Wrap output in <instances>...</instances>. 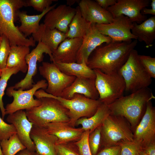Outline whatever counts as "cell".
I'll list each match as a JSON object with an SVG mask.
<instances>
[{"instance_id":"cell-1","label":"cell","mask_w":155,"mask_h":155,"mask_svg":"<svg viewBox=\"0 0 155 155\" xmlns=\"http://www.w3.org/2000/svg\"><path fill=\"white\" fill-rule=\"evenodd\" d=\"M138 42L137 39L129 41H112L97 47L89 56L87 65L92 69L106 74L118 72L127 60Z\"/></svg>"},{"instance_id":"cell-2","label":"cell","mask_w":155,"mask_h":155,"mask_svg":"<svg viewBox=\"0 0 155 155\" xmlns=\"http://www.w3.org/2000/svg\"><path fill=\"white\" fill-rule=\"evenodd\" d=\"M154 98L148 87L123 96L108 106L111 114L122 116L129 122L133 133L145 112L148 102Z\"/></svg>"},{"instance_id":"cell-3","label":"cell","mask_w":155,"mask_h":155,"mask_svg":"<svg viewBox=\"0 0 155 155\" xmlns=\"http://www.w3.org/2000/svg\"><path fill=\"white\" fill-rule=\"evenodd\" d=\"M23 7H26V0H0V36L5 37L11 47L35 46L33 38L25 37L14 23L17 11Z\"/></svg>"},{"instance_id":"cell-4","label":"cell","mask_w":155,"mask_h":155,"mask_svg":"<svg viewBox=\"0 0 155 155\" xmlns=\"http://www.w3.org/2000/svg\"><path fill=\"white\" fill-rule=\"evenodd\" d=\"M39 99V106L26 110L28 120L33 125L44 126L53 122H69L70 120L68 110L55 98L43 97Z\"/></svg>"},{"instance_id":"cell-5","label":"cell","mask_w":155,"mask_h":155,"mask_svg":"<svg viewBox=\"0 0 155 155\" xmlns=\"http://www.w3.org/2000/svg\"><path fill=\"white\" fill-rule=\"evenodd\" d=\"M137 51L133 49L126 61L118 72L125 84V91L132 93L148 88L152 78L141 64Z\"/></svg>"},{"instance_id":"cell-6","label":"cell","mask_w":155,"mask_h":155,"mask_svg":"<svg viewBox=\"0 0 155 155\" xmlns=\"http://www.w3.org/2000/svg\"><path fill=\"white\" fill-rule=\"evenodd\" d=\"M103 148L118 145L122 140L132 141L133 133L129 122L124 117L110 114L100 126Z\"/></svg>"},{"instance_id":"cell-7","label":"cell","mask_w":155,"mask_h":155,"mask_svg":"<svg viewBox=\"0 0 155 155\" xmlns=\"http://www.w3.org/2000/svg\"><path fill=\"white\" fill-rule=\"evenodd\" d=\"M94 70L96 75L95 85L102 103L108 105L123 96L125 84L119 72L106 74Z\"/></svg>"},{"instance_id":"cell-8","label":"cell","mask_w":155,"mask_h":155,"mask_svg":"<svg viewBox=\"0 0 155 155\" xmlns=\"http://www.w3.org/2000/svg\"><path fill=\"white\" fill-rule=\"evenodd\" d=\"M43 96L56 99L68 110L70 118L68 123L73 127L80 118H89L92 116L102 103L99 100L90 99L78 94H75L71 99L55 96L45 92H43Z\"/></svg>"},{"instance_id":"cell-9","label":"cell","mask_w":155,"mask_h":155,"mask_svg":"<svg viewBox=\"0 0 155 155\" xmlns=\"http://www.w3.org/2000/svg\"><path fill=\"white\" fill-rule=\"evenodd\" d=\"M48 84L46 80H42L33 85L30 89L26 90L21 88L15 90L13 86L7 88L6 94L7 96L13 98L12 102L7 104L5 108L6 115L10 114L20 110L27 109L39 106L41 104L39 99H34L33 96L38 90H45Z\"/></svg>"},{"instance_id":"cell-10","label":"cell","mask_w":155,"mask_h":155,"mask_svg":"<svg viewBox=\"0 0 155 155\" xmlns=\"http://www.w3.org/2000/svg\"><path fill=\"white\" fill-rule=\"evenodd\" d=\"M39 71L47 82L48 86L45 92L56 97H60L63 91L76 78L62 72L53 62H43L39 67Z\"/></svg>"},{"instance_id":"cell-11","label":"cell","mask_w":155,"mask_h":155,"mask_svg":"<svg viewBox=\"0 0 155 155\" xmlns=\"http://www.w3.org/2000/svg\"><path fill=\"white\" fill-rule=\"evenodd\" d=\"M95 26L100 33L110 37L113 41L127 42L137 39L131 31L133 23L123 15L114 18L110 23L95 24Z\"/></svg>"},{"instance_id":"cell-12","label":"cell","mask_w":155,"mask_h":155,"mask_svg":"<svg viewBox=\"0 0 155 155\" xmlns=\"http://www.w3.org/2000/svg\"><path fill=\"white\" fill-rule=\"evenodd\" d=\"M44 53L49 55L51 62L53 61L52 52L50 49L44 43L38 42L36 48L26 56V60L28 65L27 73L23 79L13 86L15 89L21 88L23 90H27L33 87L32 78L37 72V62L43 61Z\"/></svg>"},{"instance_id":"cell-13","label":"cell","mask_w":155,"mask_h":155,"mask_svg":"<svg viewBox=\"0 0 155 155\" xmlns=\"http://www.w3.org/2000/svg\"><path fill=\"white\" fill-rule=\"evenodd\" d=\"M149 0H117L114 5L106 9L113 18L123 15L127 17L133 23L140 24L147 19L141 10L150 4Z\"/></svg>"},{"instance_id":"cell-14","label":"cell","mask_w":155,"mask_h":155,"mask_svg":"<svg viewBox=\"0 0 155 155\" xmlns=\"http://www.w3.org/2000/svg\"><path fill=\"white\" fill-rule=\"evenodd\" d=\"M133 139L140 143L142 148L155 142V108L151 100L148 102L145 112L134 130Z\"/></svg>"},{"instance_id":"cell-15","label":"cell","mask_w":155,"mask_h":155,"mask_svg":"<svg viewBox=\"0 0 155 155\" xmlns=\"http://www.w3.org/2000/svg\"><path fill=\"white\" fill-rule=\"evenodd\" d=\"M76 11V8L66 4L59 5L46 13L43 24L49 29H56L66 34Z\"/></svg>"},{"instance_id":"cell-16","label":"cell","mask_w":155,"mask_h":155,"mask_svg":"<svg viewBox=\"0 0 155 155\" xmlns=\"http://www.w3.org/2000/svg\"><path fill=\"white\" fill-rule=\"evenodd\" d=\"M112 41L109 37L100 33L95 26L91 23L78 52L76 63L84 62L87 64L88 58L92 52L98 46L104 43Z\"/></svg>"},{"instance_id":"cell-17","label":"cell","mask_w":155,"mask_h":155,"mask_svg":"<svg viewBox=\"0 0 155 155\" xmlns=\"http://www.w3.org/2000/svg\"><path fill=\"white\" fill-rule=\"evenodd\" d=\"M6 120L14 126L19 139L26 149L31 152H35L34 144L30 137L33 124L28 120L26 112L20 110L9 114Z\"/></svg>"},{"instance_id":"cell-18","label":"cell","mask_w":155,"mask_h":155,"mask_svg":"<svg viewBox=\"0 0 155 155\" xmlns=\"http://www.w3.org/2000/svg\"><path fill=\"white\" fill-rule=\"evenodd\" d=\"M30 137L34 144L35 152L38 155H56L55 146L58 138L49 133L44 127L33 125Z\"/></svg>"},{"instance_id":"cell-19","label":"cell","mask_w":155,"mask_h":155,"mask_svg":"<svg viewBox=\"0 0 155 155\" xmlns=\"http://www.w3.org/2000/svg\"><path fill=\"white\" fill-rule=\"evenodd\" d=\"M78 6L82 17L90 23L107 24L113 20L111 13L102 7L95 1H79Z\"/></svg>"},{"instance_id":"cell-20","label":"cell","mask_w":155,"mask_h":155,"mask_svg":"<svg viewBox=\"0 0 155 155\" xmlns=\"http://www.w3.org/2000/svg\"><path fill=\"white\" fill-rule=\"evenodd\" d=\"M44 127L49 133L57 138L56 144L75 142L81 138L85 131L82 127L75 128L67 122H53L48 123Z\"/></svg>"},{"instance_id":"cell-21","label":"cell","mask_w":155,"mask_h":155,"mask_svg":"<svg viewBox=\"0 0 155 155\" xmlns=\"http://www.w3.org/2000/svg\"><path fill=\"white\" fill-rule=\"evenodd\" d=\"M95 78H76L73 82L62 92L60 96L71 99L76 94L83 95L88 98L98 100L99 94L95 85Z\"/></svg>"},{"instance_id":"cell-22","label":"cell","mask_w":155,"mask_h":155,"mask_svg":"<svg viewBox=\"0 0 155 155\" xmlns=\"http://www.w3.org/2000/svg\"><path fill=\"white\" fill-rule=\"evenodd\" d=\"M83 39L82 38H66L53 53V62H76L77 53Z\"/></svg>"},{"instance_id":"cell-23","label":"cell","mask_w":155,"mask_h":155,"mask_svg":"<svg viewBox=\"0 0 155 155\" xmlns=\"http://www.w3.org/2000/svg\"><path fill=\"white\" fill-rule=\"evenodd\" d=\"M35 42H40L48 46L53 53L66 38L65 34L55 29H51L41 24L37 31L32 34Z\"/></svg>"},{"instance_id":"cell-24","label":"cell","mask_w":155,"mask_h":155,"mask_svg":"<svg viewBox=\"0 0 155 155\" xmlns=\"http://www.w3.org/2000/svg\"><path fill=\"white\" fill-rule=\"evenodd\" d=\"M57 5L55 4L51 6L40 14L37 15H29L24 11L18 10L16 16L21 23L20 26L18 27L20 32L26 38L36 32L39 28V22L41 19L49 11L56 7Z\"/></svg>"},{"instance_id":"cell-25","label":"cell","mask_w":155,"mask_h":155,"mask_svg":"<svg viewBox=\"0 0 155 155\" xmlns=\"http://www.w3.org/2000/svg\"><path fill=\"white\" fill-rule=\"evenodd\" d=\"M131 31L137 41L144 42L147 47L151 46L155 39V16L140 24L133 22Z\"/></svg>"},{"instance_id":"cell-26","label":"cell","mask_w":155,"mask_h":155,"mask_svg":"<svg viewBox=\"0 0 155 155\" xmlns=\"http://www.w3.org/2000/svg\"><path fill=\"white\" fill-rule=\"evenodd\" d=\"M110 114L108 105L102 103L92 116L89 118H80L77 121L75 125H81L84 131L89 130L90 133L101 126Z\"/></svg>"},{"instance_id":"cell-27","label":"cell","mask_w":155,"mask_h":155,"mask_svg":"<svg viewBox=\"0 0 155 155\" xmlns=\"http://www.w3.org/2000/svg\"><path fill=\"white\" fill-rule=\"evenodd\" d=\"M53 63L61 72L68 75L78 78H96L94 70L90 68L84 62L80 63L76 62Z\"/></svg>"},{"instance_id":"cell-28","label":"cell","mask_w":155,"mask_h":155,"mask_svg":"<svg viewBox=\"0 0 155 155\" xmlns=\"http://www.w3.org/2000/svg\"><path fill=\"white\" fill-rule=\"evenodd\" d=\"M30 53V48L28 46L20 45L11 47L6 67H18L20 71L26 73L28 69L26 58Z\"/></svg>"},{"instance_id":"cell-29","label":"cell","mask_w":155,"mask_h":155,"mask_svg":"<svg viewBox=\"0 0 155 155\" xmlns=\"http://www.w3.org/2000/svg\"><path fill=\"white\" fill-rule=\"evenodd\" d=\"M76 9L75 13L69 25L68 31L65 34L66 38H83L91 23L82 17L78 6Z\"/></svg>"},{"instance_id":"cell-30","label":"cell","mask_w":155,"mask_h":155,"mask_svg":"<svg viewBox=\"0 0 155 155\" xmlns=\"http://www.w3.org/2000/svg\"><path fill=\"white\" fill-rule=\"evenodd\" d=\"M3 155H15L26 148L22 143L17 134H15L7 140L0 141Z\"/></svg>"},{"instance_id":"cell-31","label":"cell","mask_w":155,"mask_h":155,"mask_svg":"<svg viewBox=\"0 0 155 155\" xmlns=\"http://www.w3.org/2000/svg\"><path fill=\"white\" fill-rule=\"evenodd\" d=\"M19 71H20V69L18 67L11 68L6 67L2 70V73L0 78V109L1 113V118L3 120L6 115L2 98L4 94L7 82L13 75L16 74Z\"/></svg>"},{"instance_id":"cell-32","label":"cell","mask_w":155,"mask_h":155,"mask_svg":"<svg viewBox=\"0 0 155 155\" xmlns=\"http://www.w3.org/2000/svg\"><path fill=\"white\" fill-rule=\"evenodd\" d=\"M118 145L121 148L120 155H137L142 148L141 144L134 139L132 141H121Z\"/></svg>"},{"instance_id":"cell-33","label":"cell","mask_w":155,"mask_h":155,"mask_svg":"<svg viewBox=\"0 0 155 155\" xmlns=\"http://www.w3.org/2000/svg\"><path fill=\"white\" fill-rule=\"evenodd\" d=\"M101 126L90 133L88 142L92 155H96L100 146L101 142Z\"/></svg>"},{"instance_id":"cell-34","label":"cell","mask_w":155,"mask_h":155,"mask_svg":"<svg viewBox=\"0 0 155 155\" xmlns=\"http://www.w3.org/2000/svg\"><path fill=\"white\" fill-rule=\"evenodd\" d=\"M1 37L0 44V69L2 70L6 67L11 47L7 38L4 36Z\"/></svg>"},{"instance_id":"cell-35","label":"cell","mask_w":155,"mask_h":155,"mask_svg":"<svg viewBox=\"0 0 155 155\" xmlns=\"http://www.w3.org/2000/svg\"><path fill=\"white\" fill-rule=\"evenodd\" d=\"M140 61L152 78H155V58L150 56L139 55Z\"/></svg>"},{"instance_id":"cell-36","label":"cell","mask_w":155,"mask_h":155,"mask_svg":"<svg viewBox=\"0 0 155 155\" xmlns=\"http://www.w3.org/2000/svg\"><path fill=\"white\" fill-rule=\"evenodd\" d=\"M89 134V130L85 131L81 138L74 143L80 155H92L88 142Z\"/></svg>"},{"instance_id":"cell-37","label":"cell","mask_w":155,"mask_h":155,"mask_svg":"<svg viewBox=\"0 0 155 155\" xmlns=\"http://www.w3.org/2000/svg\"><path fill=\"white\" fill-rule=\"evenodd\" d=\"M16 133V129L13 125L6 123L0 116V141L8 139Z\"/></svg>"},{"instance_id":"cell-38","label":"cell","mask_w":155,"mask_h":155,"mask_svg":"<svg viewBox=\"0 0 155 155\" xmlns=\"http://www.w3.org/2000/svg\"><path fill=\"white\" fill-rule=\"evenodd\" d=\"M26 7H32L37 11L43 12L47 8L51 6L53 2L56 0H26Z\"/></svg>"},{"instance_id":"cell-39","label":"cell","mask_w":155,"mask_h":155,"mask_svg":"<svg viewBox=\"0 0 155 155\" xmlns=\"http://www.w3.org/2000/svg\"><path fill=\"white\" fill-rule=\"evenodd\" d=\"M69 143L56 144L55 149L56 155H80L78 150Z\"/></svg>"},{"instance_id":"cell-40","label":"cell","mask_w":155,"mask_h":155,"mask_svg":"<svg viewBox=\"0 0 155 155\" xmlns=\"http://www.w3.org/2000/svg\"><path fill=\"white\" fill-rule=\"evenodd\" d=\"M121 148L119 145L102 148L96 155H120Z\"/></svg>"},{"instance_id":"cell-41","label":"cell","mask_w":155,"mask_h":155,"mask_svg":"<svg viewBox=\"0 0 155 155\" xmlns=\"http://www.w3.org/2000/svg\"><path fill=\"white\" fill-rule=\"evenodd\" d=\"M96 2L103 8L106 9L108 7L115 5L117 0H95Z\"/></svg>"},{"instance_id":"cell-42","label":"cell","mask_w":155,"mask_h":155,"mask_svg":"<svg viewBox=\"0 0 155 155\" xmlns=\"http://www.w3.org/2000/svg\"><path fill=\"white\" fill-rule=\"evenodd\" d=\"M151 8L145 7L141 11V13L144 15L150 14L155 16V0H152L150 3Z\"/></svg>"},{"instance_id":"cell-43","label":"cell","mask_w":155,"mask_h":155,"mask_svg":"<svg viewBox=\"0 0 155 155\" xmlns=\"http://www.w3.org/2000/svg\"><path fill=\"white\" fill-rule=\"evenodd\" d=\"M142 150L148 155H155V142L143 148Z\"/></svg>"},{"instance_id":"cell-44","label":"cell","mask_w":155,"mask_h":155,"mask_svg":"<svg viewBox=\"0 0 155 155\" xmlns=\"http://www.w3.org/2000/svg\"><path fill=\"white\" fill-rule=\"evenodd\" d=\"M34 152H31L26 148L20 151L15 155H33Z\"/></svg>"},{"instance_id":"cell-45","label":"cell","mask_w":155,"mask_h":155,"mask_svg":"<svg viewBox=\"0 0 155 155\" xmlns=\"http://www.w3.org/2000/svg\"><path fill=\"white\" fill-rule=\"evenodd\" d=\"M78 1V0H67V5L71 6L74 4L76 2Z\"/></svg>"},{"instance_id":"cell-46","label":"cell","mask_w":155,"mask_h":155,"mask_svg":"<svg viewBox=\"0 0 155 155\" xmlns=\"http://www.w3.org/2000/svg\"><path fill=\"white\" fill-rule=\"evenodd\" d=\"M137 155H148L144 153L142 150H141L138 153V154Z\"/></svg>"},{"instance_id":"cell-47","label":"cell","mask_w":155,"mask_h":155,"mask_svg":"<svg viewBox=\"0 0 155 155\" xmlns=\"http://www.w3.org/2000/svg\"><path fill=\"white\" fill-rule=\"evenodd\" d=\"M0 155H3L1 149L0 145Z\"/></svg>"},{"instance_id":"cell-48","label":"cell","mask_w":155,"mask_h":155,"mask_svg":"<svg viewBox=\"0 0 155 155\" xmlns=\"http://www.w3.org/2000/svg\"><path fill=\"white\" fill-rule=\"evenodd\" d=\"M1 73H2V70L0 69V78L1 75Z\"/></svg>"},{"instance_id":"cell-49","label":"cell","mask_w":155,"mask_h":155,"mask_svg":"<svg viewBox=\"0 0 155 155\" xmlns=\"http://www.w3.org/2000/svg\"><path fill=\"white\" fill-rule=\"evenodd\" d=\"M33 155H38L36 152L34 153Z\"/></svg>"},{"instance_id":"cell-50","label":"cell","mask_w":155,"mask_h":155,"mask_svg":"<svg viewBox=\"0 0 155 155\" xmlns=\"http://www.w3.org/2000/svg\"><path fill=\"white\" fill-rule=\"evenodd\" d=\"M1 39H0V44L1 42Z\"/></svg>"},{"instance_id":"cell-51","label":"cell","mask_w":155,"mask_h":155,"mask_svg":"<svg viewBox=\"0 0 155 155\" xmlns=\"http://www.w3.org/2000/svg\"><path fill=\"white\" fill-rule=\"evenodd\" d=\"M1 39V37L0 36V39Z\"/></svg>"}]
</instances>
